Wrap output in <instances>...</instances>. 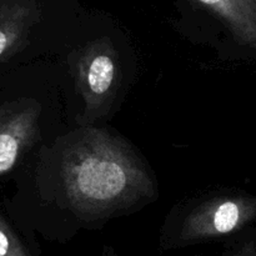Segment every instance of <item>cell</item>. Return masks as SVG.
Returning a JSON list of instances; mask_svg holds the SVG:
<instances>
[{"label": "cell", "instance_id": "6da1fadb", "mask_svg": "<svg viewBox=\"0 0 256 256\" xmlns=\"http://www.w3.org/2000/svg\"><path fill=\"white\" fill-rule=\"evenodd\" d=\"M62 182L72 208L104 214L154 192L152 180L136 155L102 130H86L62 156Z\"/></svg>", "mask_w": 256, "mask_h": 256}, {"label": "cell", "instance_id": "7a4b0ae2", "mask_svg": "<svg viewBox=\"0 0 256 256\" xmlns=\"http://www.w3.org/2000/svg\"><path fill=\"white\" fill-rule=\"evenodd\" d=\"M256 199L246 196L216 198L195 208L182 226L180 239L185 242L226 236L252 220Z\"/></svg>", "mask_w": 256, "mask_h": 256}, {"label": "cell", "instance_id": "3957f363", "mask_svg": "<svg viewBox=\"0 0 256 256\" xmlns=\"http://www.w3.org/2000/svg\"><path fill=\"white\" fill-rule=\"evenodd\" d=\"M78 85L86 114L96 115L114 96L119 82L116 52L106 38L84 48L76 65Z\"/></svg>", "mask_w": 256, "mask_h": 256}, {"label": "cell", "instance_id": "277c9868", "mask_svg": "<svg viewBox=\"0 0 256 256\" xmlns=\"http://www.w3.org/2000/svg\"><path fill=\"white\" fill-rule=\"evenodd\" d=\"M216 15L242 45L256 48V0H196Z\"/></svg>", "mask_w": 256, "mask_h": 256}, {"label": "cell", "instance_id": "5b68a950", "mask_svg": "<svg viewBox=\"0 0 256 256\" xmlns=\"http://www.w3.org/2000/svg\"><path fill=\"white\" fill-rule=\"evenodd\" d=\"M252 250L249 249V248H244V249H242L240 252H232V254H230L229 256H252Z\"/></svg>", "mask_w": 256, "mask_h": 256}, {"label": "cell", "instance_id": "8992f818", "mask_svg": "<svg viewBox=\"0 0 256 256\" xmlns=\"http://www.w3.org/2000/svg\"><path fill=\"white\" fill-rule=\"evenodd\" d=\"M105 256H115V255H112V254H105Z\"/></svg>", "mask_w": 256, "mask_h": 256}]
</instances>
